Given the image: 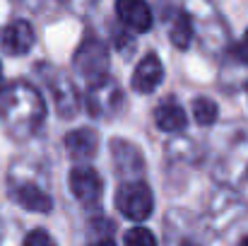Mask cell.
Masks as SVG:
<instances>
[{"mask_svg": "<svg viewBox=\"0 0 248 246\" xmlns=\"http://www.w3.org/2000/svg\"><path fill=\"white\" fill-rule=\"evenodd\" d=\"M116 15L121 19V24L128 29V32H150L152 29V10L150 5L140 2V0H118L116 2Z\"/></svg>", "mask_w": 248, "mask_h": 246, "instance_id": "9c48e42d", "label": "cell"}, {"mask_svg": "<svg viewBox=\"0 0 248 246\" xmlns=\"http://www.w3.org/2000/svg\"><path fill=\"white\" fill-rule=\"evenodd\" d=\"M123 87L113 80L111 75L92 82L84 94V106L94 118H111L123 106Z\"/></svg>", "mask_w": 248, "mask_h": 246, "instance_id": "277c9868", "label": "cell"}, {"mask_svg": "<svg viewBox=\"0 0 248 246\" xmlns=\"http://www.w3.org/2000/svg\"><path fill=\"white\" fill-rule=\"evenodd\" d=\"M162 82H164V66H162L159 56L147 53L133 73V89L138 94H152Z\"/></svg>", "mask_w": 248, "mask_h": 246, "instance_id": "30bf717a", "label": "cell"}, {"mask_svg": "<svg viewBox=\"0 0 248 246\" xmlns=\"http://www.w3.org/2000/svg\"><path fill=\"white\" fill-rule=\"evenodd\" d=\"M169 39L176 49H188L190 41H193V19L186 10L176 12V17L171 19V27H169Z\"/></svg>", "mask_w": 248, "mask_h": 246, "instance_id": "5bb4252c", "label": "cell"}, {"mask_svg": "<svg viewBox=\"0 0 248 246\" xmlns=\"http://www.w3.org/2000/svg\"><path fill=\"white\" fill-rule=\"evenodd\" d=\"M10 198L12 203H17L19 208L29 210V213H39V215H46L53 210V198L36 183L31 181H17V183H10Z\"/></svg>", "mask_w": 248, "mask_h": 246, "instance_id": "52a82bcc", "label": "cell"}, {"mask_svg": "<svg viewBox=\"0 0 248 246\" xmlns=\"http://www.w3.org/2000/svg\"><path fill=\"white\" fill-rule=\"evenodd\" d=\"M65 148L75 160H92L99 152V133L92 128H75L65 135Z\"/></svg>", "mask_w": 248, "mask_h": 246, "instance_id": "7c38bea8", "label": "cell"}, {"mask_svg": "<svg viewBox=\"0 0 248 246\" xmlns=\"http://www.w3.org/2000/svg\"><path fill=\"white\" fill-rule=\"evenodd\" d=\"M239 246H248V237H246V239H244V242H241V244H239Z\"/></svg>", "mask_w": 248, "mask_h": 246, "instance_id": "7402d4cb", "label": "cell"}, {"mask_svg": "<svg viewBox=\"0 0 248 246\" xmlns=\"http://www.w3.org/2000/svg\"><path fill=\"white\" fill-rule=\"evenodd\" d=\"M34 44H36V34L27 19H12L0 32V46L10 56H24L34 49Z\"/></svg>", "mask_w": 248, "mask_h": 246, "instance_id": "ba28073f", "label": "cell"}, {"mask_svg": "<svg viewBox=\"0 0 248 246\" xmlns=\"http://www.w3.org/2000/svg\"><path fill=\"white\" fill-rule=\"evenodd\" d=\"M123 246H159V244H157V237L147 227H133V230L125 232Z\"/></svg>", "mask_w": 248, "mask_h": 246, "instance_id": "2e32d148", "label": "cell"}, {"mask_svg": "<svg viewBox=\"0 0 248 246\" xmlns=\"http://www.w3.org/2000/svg\"><path fill=\"white\" fill-rule=\"evenodd\" d=\"M5 87H7V82H5V75H2V66H0V94L5 92Z\"/></svg>", "mask_w": 248, "mask_h": 246, "instance_id": "ffe728a7", "label": "cell"}, {"mask_svg": "<svg viewBox=\"0 0 248 246\" xmlns=\"http://www.w3.org/2000/svg\"><path fill=\"white\" fill-rule=\"evenodd\" d=\"M111 152H113V166L121 176H140L145 171V160L133 143L116 138L111 143Z\"/></svg>", "mask_w": 248, "mask_h": 246, "instance_id": "8fae6325", "label": "cell"}, {"mask_svg": "<svg viewBox=\"0 0 248 246\" xmlns=\"http://www.w3.org/2000/svg\"><path fill=\"white\" fill-rule=\"evenodd\" d=\"M46 121V101L41 92L24 80L5 87L0 94V128L12 140H29Z\"/></svg>", "mask_w": 248, "mask_h": 246, "instance_id": "6da1fadb", "label": "cell"}, {"mask_svg": "<svg viewBox=\"0 0 248 246\" xmlns=\"http://www.w3.org/2000/svg\"><path fill=\"white\" fill-rule=\"evenodd\" d=\"M73 66L84 80H89V84L106 78L108 75V49H106V44L94 34H84L82 44L75 51Z\"/></svg>", "mask_w": 248, "mask_h": 246, "instance_id": "3957f363", "label": "cell"}, {"mask_svg": "<svg viewBox=\"0 0 248 246\" xmlns=\"http://www.w3.org/2000/svg\"><path fill=\"white\" fill-rule=\"evenodd\" d=\"M22 246H58V244L51 239V234H48L46 230H31V232L24 237Z\"/></svg>", "mask_w": 248, "mask_h": 246, "instance_id": "e0dca14e", "label": "cell"}, {"mask_svg": "<svg viewBox=\"0 0 248 246\" xmlns=\"http://www.w3.org/2000/svg\"><path fill=\"white\" fill-rule=\"evenodd\" d=\"M155 123L164 133H181L188 126V116L176 101H164L155 109Z\"/></svg>", "mask_w": 248, "mask_h": 246, "instance_id": "4fadbf2b", "label": "cell"}, {"mask_svg": "<svg viewBox=\"0 0 248 246\" xmlns=\"http://www.w3.org/2000/svg\"><path fill=\"white\" fill-rule=\"evenodd\" d=\"M41 73H46V84L51 89V94L56 97V111L61 118H73L78 111H80V92L78 87L73 84V80L61 73L58 68H48V66H41L39 68Z\"/></svg>", "mask_w": 248, "mask_h": 246, "instance_id": "5b68a950", "label": "cell"}, {"mask_svg": "<svg viewBox=\"0 0 248 246\" xmlns=\"http://www.w3.org/2000/svg\"><path fill=\"white\" fill-rule=\"evenodd\" d=\"M181 246H198V244H195V242H183Z\"/></svg>", "mask_w": 248, "mask_h": 246, "instance_id": "44dd1931", "label": "cell"}, {"mask_svg": "<svg viewBox=\"0 0 248 246\" xmlns=\"http://www.w3.org/2000/svg\"><path fill=\"white\" fill-rule=\"evenodd\" d=\"M236 53H239V58L248 66V29H246V34H244V39H241V44H239V49H236Z\"/></svg>", "mask_w": 248, "mask_h": 246, "instance_id": "ac0fdd59", "label": "cell"}, {"mask_svg": "<svg viewBox=\"0 0 248 246\" xmlns=\"http://www.w3.org/2000/svg\"><path fill=\"white\" fill-rule=\"evenodd\" d=\"M89 246H116L111 239H99V242H94V244H89Z\"/></svg>", "mask_w": 248, "mask_h": 246, "instance_id": "d6986e66", "label": "cell"}, {"mask_svg": "<svg viewBox=\"0 0 248 246\" xmlns=\"http://www.w3.org/2000/svg\"><path fill=\"white\" fill-rule=\"evenodd\" d=\"M217 116H219L217 101H212L207 97H198L193 101V118H195L198 126H212L217 121Z\"/></svg>", "mask_w": 248, "mask_h": 246, "instance_id": "9a60e30c", "label": "cell"}, {"mask_svg": "<svg viewBox=\"0 0 248 246\" xmlns=\"http://www.w3.org/2000/svg\"><path fill=\"white\" fill-rule=\"evenodd\" d=\"M116 210L133 220V222H142L152 215L155 210V196L152 188L145 181H125L118 186L116 191Z\"/></svg>", "mask_w": 248, "mask_h": 246, "instance_id": "7a4b0ae2", "label": "cell"}, {"mask_svg": "<svg viewBox=\"0 0 248 246\" xmlns=\"http://www.w3.org/2000/svg\"><path fill=\"white\" fill-rule=\"evenodd\" d=\"M70 191L73 196L82 203L84 208H99L101 193H104V181L92 166H75L70 171Z\"/></svg>", "mask_w": 248, "mask_h": 246, "instance_id": "8992f818", "label": "cell"}]
</instances>
